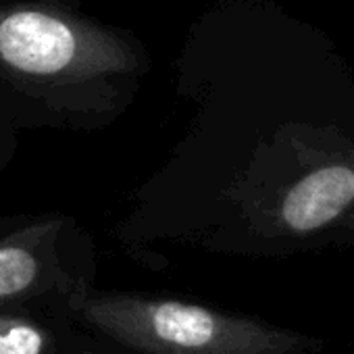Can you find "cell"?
Listing matches in <instances>:
<instances>
[{
	"label": "cell",
	"mask_w": 354,
	"mask_h": 354,
	"mask_svg": "<svg viewBox=\"0 0 354 354\" xmlns=\"http://www.w3.org/2000/svg\"><path fill=\"white\" fill-rule=\"evenodd\" d=\"M354 198V173L327 167L294 186L283 203V219L296 232H313L335 219Z\"/></svg>",
	"instance_id": "obj_3"
},
{
	"label": "cell",
	"mask_w": 354,
	"mask_h": 354,
	"mask_svg": "<svg viewBox=\"0 0 354 354\" xmlns=\"http://www.w3.org/2000/svg\"><path fill=\"white\" fill-rule=\"evenodd\" d=\"M0 354H57L48 333L19 317H0Z\"/></svg>",
	"instance_id": "obj_4"
},
{
	"label": "cell",
	"mask_w": 354,
	"mask_h": 354,
	"mask_svg": "<svg viewBox=\"0 0 354 354\" xmlns=\"http://www.w3.org/2000/svg\"><path fill=\"white\" fill-rule=\"evenodd\" d=\"M38 279V261L24 248H0V302L30 292Z\"/></svg>",
	"instance_id": "obj_5"
},
{
	"label": "cell",
	"mask_w": 354,
	"mask_h": 354,
	"mask_svg": "<svg viewBox=\"0 0 354 354\" xmlns=\"http://www.w3.org/2000/svg\"><path fill=\"white\" fill-rule=\"evenodd\" d=\"M73 308L86 327L142 354H290L298 344L281 329L180 300L100 296Z\"/></svg>",
	"instance_id": "obj_1"
},
{
	"label": "cell",
	"mask_w": 354,
	"mask_h": 354,
	"mask_svg": "<svg viewBox=\"0 0 354 354\" xmlns=\"http://www.w3.org/2000/svg\"><path fill=\"white\" fill-rule=\"evenodd\" d=\"M75 40L65 24L42 13H17L0 24V55L28 73H57L73 57Z\"/></svg>",
	"instance_id": "obj_2"
}]
</instances>
